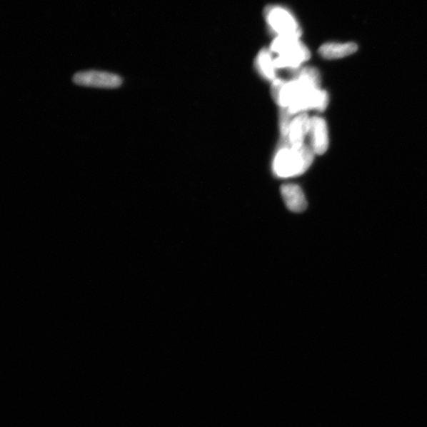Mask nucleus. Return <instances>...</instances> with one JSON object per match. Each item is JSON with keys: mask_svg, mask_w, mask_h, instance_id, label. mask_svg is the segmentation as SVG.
Listing matches in <instances>:
<instances>
[{"mask_svg": "<svg viewBox=\"0 0 427 427\" xmlns=\"http://www.w3.org/2000/svg\"><path fill=\"white\" fill-rule=\"evenodd\" d=\"M315 156L311 146L305 144L296 147L283 141L272 161V171L277 178H293L305 174L311 168Z\"/></svg>", "mask_w": 427, "mask_h": 427, "instance_id": "nucleus-1", "label": "nucleus"}, {"mask_svg": "<svg viewBox=\"0 0 427 427\" xmlns=\"http://www.w3.org/2000/svg\"><path fill=\"white\" fill-rule=\"evenodd\" d=\"M264 17L271 32L276 36L301 38V29L297 19L285 7L271 5L264 11Z\"/></svg>", "mask_w": 427, "mask_h": 427, "instance_id": "nucleus-2", "label": "nucleus"}, {"mask_svg": "<svg viewBox=\"0 0 427 427\" xmlns=\"http://www.w3.org/2000/svg\"><path fill=\"white\" fill-rule=\"evenodd\" d=\"M72 81L80 86L104 89H115L123 84V79L116 74L95 70L77 72L74 75Z\"/></svg>", "mask_w": 427, "mask_h": 427, "instance_id": "nucleus-3", "label": "nucleus"}, {"mask_svg": "<svg viewBox=\"0 0 427 427\" xmlns=\"http://www.w3.org/2000/svg\"><path fill=\"white\" fill-rule=\"evenodd\" d=\"M311 56V51L299 41L286 53L275 57L276 67L277 69L297 71L301 69V65L309 60Z\"/></svg>", "mask_w": 427, "mask_h": 427, "instance_id": "nucleus-4", "label": "nucleus"}, {"mask_svg": "<svg viewBox=\"0 0 427 427\" xmlns=\"http://www.w3.org/2000/svg\"><path fill=\"white\" fill-rule=\"evenodd\" d=\"M308 137L311 139V146L314 154L322 156L329 146V132L328 124L323 117L313 116L311 120Z\"/></svg>", "mask_w": 427, "mask_h": 427, "instance_id": "nucleus-5", "label": "nucleus"}, {"mask_svg": "<svg viewBox=\"0 0 427 427\" xmlns=\"http://www.w3.org/2000/svg\"><path fill=\"white\" fill-rule=\"evenodd\" d=\"M311 117L306 113L293 117L291 122L287 142L292 146L299 147L305 145V139L308 136Z\"/></svg>", "mask_w": 427, "mask_h": 427, "instance_id": "nucleus-6", "label": "nucleus"}, {"mask_svg": "<svg viewBox=\"0 0 427 427\" xmlns=\"http://www.w3.org/2000/svg\"><path fill=\"white\" fill-rule=\"evenodd\" d=\"M283 200L292 212H303L307 209V201L304 191L296 184H284L281 189Z\"/></svg>", "mask_w": 427, "mask_h": 427, "instance_id": "nucleus-7", "label": "nucleus"}, {"mask_svg": "<svg viewBox=\"0 0 427 427\" xmlns=\"http://www.w3.org/2000/svg\"><path fill=\"white\" fill-rule=\"evenodd\" d=\"M358 46L356 43L328 42L323 44L319 49V54L326 60H336L347 57L356 53Z\"/></svg>", "mask_w": 427, "mask_h": 427, "instance_id": "nucleus-8", "label": "nucleus"}, {"mask_svg": "<svg viewBox=\"0 0 427 427\" xmlns=\"http://www.w3.org/2000/svg\"><path fill=\"white\" fill-rule=\"evenodd\" d=\"M255 67L264 79L273 82L277 78L275 57L270 49H263L259 51L256 57Z\"/></svg>", "mask_w": 427, "mask_h": 427, "instance_id": "nucleus-9", "label": "nucleus"}, {"mask_svg": "<svg viewBox=\"0 0 427 427\" xmlns=\"http://www.w3.org/2000/svg\"><path fill=\"white\" fill-rule=\"evenodd\" d=\"M294 78L313 87H321V76L320 71L313 67H303L296 71Z\"/></svg>", "mask_w": 427, "mask_h": 427, "instance_id": "nucleus-10", "label": "nucleus"}]
</instances>
